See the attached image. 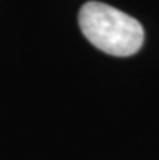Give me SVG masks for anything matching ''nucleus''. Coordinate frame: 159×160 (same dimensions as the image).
Wrapping results in <instances>:
<instances>
[{
	"label": "nucleus",
	"mask_w": 159,
	"mask_h": 160,
	"mask_svg": "<svg viewBox=\"0 0 159 160\" xmlns=\"http://www.w3.org/2000/svg\"><path fill=\"white\" fill-rule=\"evenodd\" d=\"M78 24L83 36L104 53L130 57L143 45V26L130 15L102 2H86L80 8Z\"/></svg>",
	"instance_id": "1"
}]
</instances>
